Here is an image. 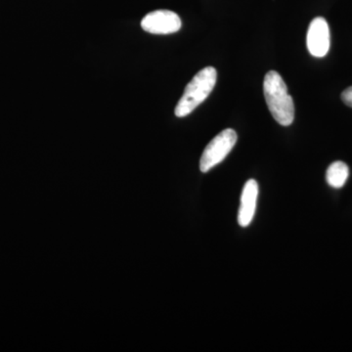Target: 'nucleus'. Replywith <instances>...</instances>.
I'll use <instances>...</instances> for the list:
<instances>
[{
	"label": "nucleus",
	"mask_w": 352,
	"mask_h": 352,
	"mask_svg": "<svg viewBox=\"0 0 352 352\" xmlns=\"http://www.w3.org/2000/svg\"><path fill=\"white\" fill-rule=\"evenodd\" d=\"M264 98L271 115L278 124L289 126L295 120V105L282 76L270 71L263 82Z\"/></svg>",
	"instance_id": "f257e3e1"
},
{
	"label": "nucleus",
	"mask_w": 352,
	"mask_h": 352,
	"mask_svg": "<svg viewBox=\"0 0 352 352\" xmlns=\"http://www.w3.org/2000/svg\"><path fill=\"white\" fill-rule=\"evenodd\" d=\"M217 69L214 67H207L197 73L191 82L187 85L184 94L176 105V117H186L199 107L208 98V95L212 94L217 83Z\"/></svg>",
	"instance_id": "f03ea898"
},
{
	"label": "nucleus",
	"mask_w": 352,
	"mask_h": 352,
	"mask_svg": "<svg viewBox=\"0 0 352 352\" xmlns=\"http://www.w3.org/2000/svg\"><path fill=\"white\" fill-rule=\"evenodd\" d=\"M237 142V133L234 129H227L220 132L204 150L201 157L200 170L208 173L217 164L221 163Z\"/></svg>",
	"instance_id": "7ed1b4c3"
},
{
	"label": "nucleus",
	"mask_w": 352,
	"mask_h": 352,
	"mask_svg": "<svg viewBox=\"0 0 352 352\" xmlns=\"http://www.w3.org/2000/svg\"><path fill=\"white\" fill-rule=\"evenodd\" d=\"M182 25L179 16L170 10L153 11L141 21L142 29L153 34H175L182 29Z\"/></svg>",
	"instance_id": "20e7f679"
},
{
	"label": "nucleus",
	"mask_w": 352,
	"mask_h": 352,
	"mask_svg": "<svg viewBox=\"0 0 352 352\" xmlns=\"http://www.w3.org/2000/svg\"><path fill=\"white\" fill-rule=\"evenodd\" d=\"M307 44L308 51L312 56L322 58L327 55L331 44L330 29L327 21L324 18H315L310 23Z\"/></svg>",
	"instance_id": "39448f33"
},
{
	"label": "nucleus",
	"mask_w": 352,
	"mask_h": 352,
	"mask_svg": "<svg viewBox=\"0 0 352 352\" xmlns=\"http://www.w3.org/2000/svg\"><path fill=\"white\" fill-rule=\"evenodd\" d=\"M258 197V184L254 179L245 182L241 196V206L238 212V222L240 226L247 227L252 223L256 210Z\"/></svg>",
	"instance_id": "423d86ee"
},
{
	"label": "nucleus",
	"mask_w": 352,
	"mask_h": 352,
	"mask_svg": "<svg viewBox=\"0 0 352 352\" xmlns=\"http://www.w3.org/2000/svg\"><path fill=\"white\" fill-rule=\"evenodd\" d=\"M349 175V170L347 164L344 162L338 161L329 166L326 173V180L331 187L339 189L346 184Z\"/></svg>",
	"instance_id": "0eeeda50"
},
{
	"label": "nucleus",
	"mask_w": 352,
	"mask_h": 352,
	"mask_svg": "<svg viewBox=\"0 0 352 352\" xmlns=\"http://www.w3.org/2000/svg\"><path fill=\"white\" fill-rule=\"evenodd\" d=\"M342 100L349 107L352 108V87L346 88L342 94Z\"/></svg>",
	"instance_id": "6e6552de"
}]
</instances>
